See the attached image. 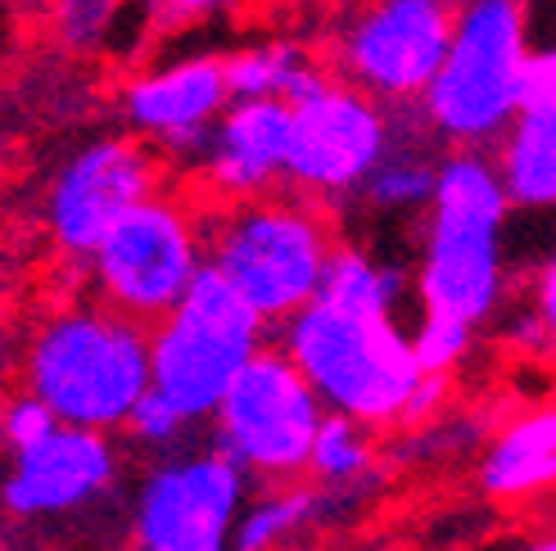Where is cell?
I'll return each instance as SVG.
<instances>
[{
	"mask_svg": "<svg viewBox=\"0 0 556 551\" xmlns=\"http://www.w3.org/2000/svg\"><path fill=\"white\" fill-rule=\"evenodd\" d=\"M0 317H5V281H0Z\"/></svg>",
	"mask_w": 556,
	"mask_h": 551,
	"instance_id": "31",
	"label": "cell"
},
{
	"mask_svg": "<svg viewBox=\"0 0 556 551\" xmlns=\"http://www.w3.org/2000/svg\"><path fill=\"white\" fill-rule=\"evenodd\" d=\"M281 348L308 375L326 411H340L371 430H399L426 375L403 308L389 303L317 294L286 321Z\"/></svg>",
	"mask_w": 556,
	"mask_h": 551,
	"instance_id": "3",
	"label": "cell"
},
{
	"mask_svg": "<svg viewBox=\"0 0 556 551\" xmlns=\"http://www.w3.org/2000/svg\"><path fill=\"white\" fill-rule=\"evenodd\" d=\"M263 348L267 321L249 308L227 276L204 267L177 308L150 325L154 389L173 398L194 425H204Z\"/></svg>",
	"mask_w": 556,
	"mask_h": 551,
	"instance_id": "6",
	"label": "cell"
},
{
	"mask_svg": "<svg viewBox=\"0 0 556 551\" xmlns=\"http://www.w3.org/2000/svg\"><path fill=\"white\" fill-rule=\"evenodd\" d=\"M249 484L254 479L222 448L154 457L131 492V551H231Z\"/></svg>",
	"mask_w": 556,
	"mask_h": 551,
	"instance_id": "10",
	"label": "cell"
},
{
	"mask_svg": "<svg viewBox=\"0 0 556 551\" xmlns=\"http://www.w3.org/2000/svg\"><path fill=\"white\" fill-rule=\"evenodd\" d=\"M326 421V402L294 367L281 344H267L240 371L231 394L213 411V448L227 452L249 479L286 484L308 475V457L317 430Z\"/></svg>",
	"mask_w": 556,
	"mask_h": 551,
	"instance_id": "9",
	"label": "cell"
},
{
	"mask_svg": "<svg viewBox=\"0 0 556 551\" xmlns=\"http://www.w3.org/2000/svg\"><path fill=\"white\" fill-rule=\"evenodd\" d=\"M163 190V154L141 136H96L73 150L60 172L46 185V235L54 254L68 262H87L100 235L118 222L127 208Z\"/></svg>",
	"mask_w": 556,
	"mask_h": 551,
	"instance_id": "12",
	"label": "cell"
},
{
	"mask_svg": "<svg viewBox=\"0 0 556 551\" xmlns=\"http://www.w3.org/2000/svg\"><path fill=\"white\" fill-rule=\"evenodd\" d=\"M123 0H54L50 27L68 50H100L118 27Z\"/></svg>",
	"mask_w": 556,
	"mask_h": 551,
	"instance_id": "25",
	"label": "cell"
},
{
	"mask_svg": "<svg viewBox=\"0 0 556 551\" xmlns=\"http://www.w3.org/2000/svg\"><path fill=\"white\" fill-rule=\"evenodd\" d=\"M54 425H64L54 411L33 394V389H18L0 398V448H5L10 457L23 452V448H33L41 444V438L54 430Z\"/></svg>",
	"mask_w": 556,
	"mask_h": 551,
	"instance_id": "26",
	"label": "cell"
},
{
	"mask_svg": "<svg viewBox=\"0 0 556 551\" xmlns=\"http://www.w3.org/2000/svg\"><path fill=\"white\" fill-rule=\"evenodd\" d=\"M516 551H556V538H534V542H525Z\"/></svg>",
	"mask_w": 556,
	"mask_h": 551,
	"instance_id": "30",
	"label": "cell"
},
{
	"mask_svg": "<svg viewBox=\"0 0 556 551\" xmlns=\"http://www.w3.org/2000/svg\"><path fill=\"white\" fill-rule=\"evenodd\" d=\"M190 417L173 402V398H163L154 384H150V394L131 407V417L123 425V434L131 438L141 452H154V457H168L177 448H186V434H190Z\"/></svg>",
	"mask_w": 556,
	"mask_h": 551,
	"instance_id": "23",
	"label": "cell"
},
{
	"mask_svg": "<svg viewBox=\"0 0 556 551\" xmlns=\"http://www.w3.org/2000/svg\"><path fill=\"white\" fill-rule=\"evenodd\" d=\"M146 5H150V18L159 33H181V27H194L204 18L236 10L240 0H146Z\"/></svg>",
	"mask_w": 556,
	"mask_h": 551,
	"instance_id": "27",
	"label": "cell"
},
{
	"mask_svg": "<svg viewBox=\"0 0 556 551\" xmlns=\"http://www.w3.org/2000/svg\"><path fill=\"white\" fill-rule=\"evenodd\" d=\"M507 222L511 200L484 150H448L434 200L421 213V254L412 290L416 312L484 330L507 308Z\"/></svg>",
	"mask_w": 556,
	"mask_h": 551,
	"instance_id": "1",
	"label": "cell"
},
{
	"mask_svg": "<svg viewBox=\"0 0 556 551\" xmlns=\"http://www.w3.org/2000/svg\"><path fill=\"white\" fill-rule=\"evenodd\" d=\"M294 108L290 190L326 208H349L399 136V108L330 73Z\"/></svg>",
	"mask_w": 556,
	"mask_h": 551,
	"instance_id": "11",
	"label": "cell"
},
{
	"mask_svg": "<svg viewBox=\"0 0 556 551\" xmlns=\"http://www.w3.org/2000/svg\"><path fill=\"white\" fill-rule=\"evenodd\" d=\"M231 81L222 54H177L131 73L118 91V114L168 163H200L217 118L231 108Z\"/></svg>",
	"mask_w": 556,
	"mask_h": 551,
	"instance_id": "14",
	"label": "cell"
},
{
	"mask_svg": "<svg viewBox=\"0 0 556 551\" xmlns=\"http://www.w3.org/2000/svg\"><path fill=\"white\" fill-rule=\"evenodd\" d=\"M448 394H453V375H421V384H416V394H412V402L403 411V425L399 430H416V425L443 417Z\"/></svg>",
	"mask_w": 556,
	"mask_h": 551,
	"instance_id": "29",
	"label": "cell"
},
{
	"mask_svg": "<svg viewBox=\"0 0 556 551\" xmlns=\"http://www.w3.org/2000/svg\"><path fill=\"white\" fill-rule=\"evenodd\" d=\"M0 551H14V547H10V538H5V529H0Z\"/></svg>",
	"mask_w": 556,
	"mask_h": 551,
	"instance_id": "32",
	"label": "cell"
},
{
	"mask_svg": "<svg viewBox=\"0 0 556 551\" xmlns=\"http://www.w3.org/2000/svg\"><path fill=\"white\" fill-rule=\"evenodd\" d=\"M525 108H552L556 114V41L534 46L525 68Z\"/></svg>",
	"mask_w": 556,
	"mask_h": 551,
	"instance_id": "28",
	"label": "cell"
},
{
	"mask_svg": "<svg viewBox=\"0 0 556 551\" xmlns=\"http://www.w3.org/2000/svg\"><path fill=\"white\" fill-rule=\"evenodd\" d=\"M412 348H416V362H421L426 375H453L470 357V348H476V325L416 312V321H412Z\"/></svg>",
	"mask_w": 556,
	"mask_h": 551,
	"instance_id": "24",
	"label": "cell"
},
{
	"mask_svg": "<svg viewBox=\"0 0 556 551\" xmlns=\"http://www.w3.org/2000/svg\"><path fill=\"white\" fill-rule=\"evenodd\" d=\"M530 54V0H457L448 54L416 118L448 150H493L525 108Z\"/></svg>",
	"mask_w": 556,
	"mask_h": 551,
	"instance_id": "5",
	"label": "cell"
},
{
	"mask_svg": "<svg viewBox=\"0 0 556 551\" xmlns=\"http://www.w3.org/2000/svg\"><path fill=\"white\" fill-rule=\"evenodd\" d=\"M204 267V213L163 185L100 235L81 276L100 303L154 325L177 308Z\"/></svg>",
	"mask_w": 556,
	"mask_h": 551,
	"instance_id": "7",
	"label": "cell"
},
{
	"mask_svg": "<svg viewBox=\"0 0 556 551\" xmlns=\"http://www.w3.org/2000/svg\"><path fill=\"white\" fill-rule=\"evenodd\" d=\"M281 5H303V0H281Z\"/></svg>",
	"mask_w": 556,
	"mask_h": 551,
	"instance_id": "33",
	"label": "cell"
},
{
	"mask_svg": "<svg viewBox=\"0 0 556 551\" xmlns=\"http://www.w3.org/2000/svg\"><path fill=\"white\" fill-rule=\"evenodd\" d=\"M453 23L457 0H344L321 64L389 108H416L448 54Z\"/></svg>",
	"mask_w": 556,
	"mask_h": 551,
	"instance_id": "8",
	"label": "cell"
},
{
	"mask_svg": "<svg viewBox=\"0 0 556 551\" xmlns=\"http://www.w3.org/2000/svg\"><path fill=\"white\" fill-rule=\"evenodd\" d=\"M123 479V452L114 434L87 425H54L41 444L10 457L0 479V511L18 525L68 520L104 502Z\"/></svg>",
	"mask_w": 556,
	"mask_h": 551,
	"instance_id": "13",
	"label": "cell"
},
{
	"mask_svg": "<svg viewBox=\"0 0 556 551\" xmlns=\"http://www.w3.org/2000/svg\"><path fill=\"white\" fill-rule=\"evenodd\" d=\"M294 108L286 100H231L217 118L194 177L217 204L258 200L290 185Z\"/></svg>",
	"mask_w": 556,
	"mask_h": 551,
	"instance_id": "15",
	"label": "cell"
},
{
	"mask_svg": "<svg viewBox=\"0 0 556 551\" xmlns=\"http://www.w3.org/2000/svg\"><path fill=\"white\" fill-rule=\"evenodd\" d=\"M507 339L525 357L556 362V244L539 258L530 285H525L520 312L507 321Z\"/></svg>",
	"mask_w": 556,
	"mask_h": 551,
	"instance_id": "22",
	"label": "cell"
},
{
	"mask_svg": "<svg viewBox=\"0 0 556 551\" xmlns=\"http://www.w3.org/2000/svg\"><path fill=\"white\" fill-rule=\"evenodd\" d=\"M493 163L507 185L511 208H525V213L556 208V114L552 108H520L516 123L497 136Z\"/></svg>",
	"mask_w": 556,
	"mask_h": 551,
	"instance_id": "19",
	"label": "cell"
},
{
	"mask_svg": "<svg viewBox=\"0 0 556 551\" xmlns=\"http://www.w3.org/2000/svg\"><path fill=\"white\" fill-rule=\"evenodd\" d=\"M222 64H227V81H231L236 100H286V104H294L330 77L321 54L303 41H290V37L236 46L231 54H222Z\"/></svg>",
	"mask_w": 556,
	"mask_h": 551,
	"instance_id": "20",
	"label": "cell"
},
{
	"mask_svg": "<svg viewBox=\"0 0 556 551\" xmlns=\"http://www.w3.org/2000/svg\"><path fill=\"white\" fill-rule=\"evenodd\" d=\"M340 507H349L340 492H330L313 479L267 484V492L249 498L240 525H236L231 551H281V547L299 542L303 534H313L317 525H326Z\"/></svg>",
	"mask_w": 556,
	"mask_h": 551,
	"instance_id": "18",
	"label": "cell"
},
{
	"mask_svg": "<svg viewBox=\"0 0 556 551\" xmlns=\"http://www.w3.org/2000/svg\"><path fill=\"white\" fill-rule=\"evenodd\" d=\"M208 267L244 294L267 325H286L321 294L330 258L340 249L336 217L299 190L217 204L204 213Z\"/></svg>",
	"mask_w": 556,
	"mask_h": 551,
	"instance_id": "4",
	"label": "cell"
},
{
	"mask_svg": "<svg viewBox=\"0 0 556 551\" xmlns=\"http://www.w3.org/2000/svg\"><path fill=\"white\" fill-rule=\"evenodd\" d=\"M476 484L489 502L516 507L556 488V402L525 407L484 438Z\"/></svg>",
	"mask_w": 556,
	"mask_h": 551,
	"instance_id": "16",
	"label": "cell"
},
{
	"mask_svg": "<svg viewBox=\"0 0 556 551\" xmlns=\"http://www.w3.org/2000/svg\"><path fill=\"white\" fill-rule=\"evenodd\" d=\"M371 475H380V438L371 425L326 411L317 430V444L308 457V479L340 492L344 502H357L371 488Z\"/></svg>",
	"mask_w": 556,
	"mask_h": 551,
	"instance_id": "21",
	"label": "cell"
},
{
	"mask_svg": "<svg viewBox=\"0 0 556 551\" xmlns=\"http://www.w3.org/2000/svg\"><path fill=\"white\" fill-rule=\"evenodd\" d=\"M18 384L64 425L118 434L150 394V325L96 294L46 308L18 348Z\"/></svg>",
	"mask_w": 556,
	"mask_h": 551,
	"instance_id": "2",
	"label": "cell"
},
{
	"mask_svg": "<svg viewBox=\"0 0 556 551\" xmlns=\"http://www.w3.org/2000/svg\"><path fill=\"white\" fill-rule=\"evenodd\" d=\"M434 150H439V141L426 131V123L403 118L394 145H389V154L371 168V177L353 195V204L376 217L426 213L434 200V185H439V163H443V154H434Z\"/></svg>",
	"mask_w": 556,
	"mask_h": 551,
	"instance_id": "17",
	"label": "cell"
}]
</instances>
